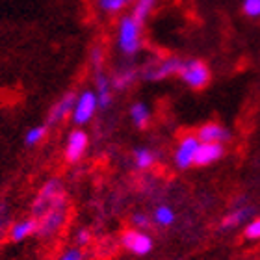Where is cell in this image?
I'll return each mask as SVG.
<instances>
[{"mask_svg": "<svg viewBox=\"0 0 260 260\" xmlns=\"http://www.w3.org/2000/svg\"><path fill=\"white\" fill-rule=\"evenodd\" d=\"M76 99H78V95H75L73 91H69V93H65L63 97H60L58 101H56L54 106H52V108H50V112H49V123H50V125L61 123L63 119H67V117H71V115H73Z\"/></svg>", "mask_w": 260, "mask_h": 260, "instance_id": "obj_10", "label": "cell"}, {"mask_svg": "<svg viewBox=\"0 0 260 260\" xmlns=\"http://www.w3.org/2000/svg\"><path fill=\"white\" fill-rule=\"evenodd\" d=\"M130 119L138 128H145L151 121V110L145 103H134L130 106Z\"/></svg>", "mask_w": 260, "mask_h": 260, "instance_id": "obj_16", "label": "cell"}, {"mask_svg": "<svg viewBox=\"0 0 260 260\" xmlns=\"http://www.w3.org/2000/svg\"><path fill=\"white\" fill-rule=\"evenodd\" d=\"M197 138L203 143H225L231 138V132L217 123H206L197 130Z\"/></svg>", "mask_w": 260, "mask_h": 260, "instance_id": "obj_11", "label": "cell"}, {"mask_svg": "<svg viewBox=\"0 0 260 260\" xmlns=\"http://www.w3.org/2000/svg\"><path fill=\"white\" fill-rule=\"evenodd\" d=\"M97 110H99L97 93L91 91V89H86V91H82L80 95H78V99H76V104H75V110H73L71 119H73L75 125L82 126L93 119V115H95Z\"/></svg>", "mask_w": 260, "mask_h": 260, "instance_id": "obj_5", "label": "cell"}, {"mask_svg": "<svg viewBox=\"0 0 260 260\" xmlns=\"http://www.w3.org/2000/svg\"><path fill=\"white\" fill-rule=\"evenodd\" d=\"M132 156H134V164L138 169H149L152 164L156 162V154H154L151 149H147V147H138V149H134Z\"/></svg>", "mask_w": 260, "mask_h": 260, "instance_id": "obj_17", "label": "cell"}, {"mask_svg": "<svg viewBox=\"0 0 260 260\" xmlns=\"http://www.w3.org/2000/svg\"><path fill=\"white\" fill-rule=\"evenodd\" d=\"M38 233V219L36 217H28V219H21V221H15L10 227V238L13 242H22L26 240L28 236Z\"/></svg>", "mask_w": 260, "mask_h": 260, "instance_id": "obj_14", "label": "cell"}, {"mask_svg": "<svg viewBox=\"0 0 260 260\" xmlns=\"http://www.w3.org/2000/svg\"><path fill=\"white\" fill-rule=\"evenodd\" d=\"M65 201V195H63V186L58 179H50L47 180L43 184V188L39 190L38 197L34 199V206H32V212H34V217H39L41 214L52 208L54 205Z\"/></svg>", "mask_w": 260, "mask_h": 260, "instance_id": "obj_3", "label": "cell"}, {"mask_svg": "<svg viewBox=\"0 0 260 260\" xmlns=\"http://www.w3.org/2000/svg\"><path fill=\"white\" fill-rule=\"evenodd\" d=\"M180 80L188 84L191 89H203L210 82V69L199 60H186L179 73Z\"/></svg>", "mask_w": 260, "mask_h": 260, "instance_id": "obj_4", "label": "cell"}, {"mask_svg": "<svg viewBox=\"0 0 260 260\" xmlns=\"http://www.w3.org/2000/svg\"><path fill=\"white\" fill-rule=\"evenodd\" d=\"M199 147L201 140L197 136H184L179 141L177 151H175V164H177V168L186 169L190 168V166H195V156H197Z\"/></svg>", "mask_w": 260, "mask_h": 260, "instance_id": "obj_8", "label": "cell"}, {"mask_svg": "<svg viewBox=\"0 0 260 260\" xmlns=\"http://www.w3.org/2000/svg\"><path fill=\"white\" fill-rule=\"evenodd\" d=\"M130 2H136V0H99V6H101V10L106 11V13H117V11H121L125 6H128Z\"/></svg>", "mask_w": 260, "mask_h": 260, "instance_id": "obj_22", "label": "cell"}, {"mask_svg": "<svg viewBox=\"0 0 260 260\" xmlns=\"http://www.w3.org/2000/svg\"><path fill=\"white\" fill-rule=\"evenodd\" d=\"M112 89H114L112 80L104 75L103 71H97V76H95V93H97V99H99V108L104 110L112 104Z\"/></svg>", "mask_w": 260, "mask_h": 260, "instance_id": "obj_13", "label": "cell"}, {"mask_svg": "<svg viewBox=\"0 0 260 260\" xmlns=\"http://www.w3.org/2000/svg\"><path fill=\"white\" fill-rule=\"evenodd\" d=\"M36 219H38V233H36L38 236H41V238L56 236L63 229L65 221H67V205H65V201L49 208L45 214H41Z\"/></svg>", "mask_w": 260, "mask_h": 260, "instance_id": "obj_2", "label": "cell"}, {"mask_svg": "<svg viewBox=\"0 0 260 260\" xmlns=\"http://www.w3.org/2000/svg\"><path fill=\"white\" fill-rule=\"evenodd\" d=\"M152 221L156 223L158 227H169V225H173V221H175L173 208L168 205L156 206V210H154V214H152Z\"/></svg>", "mask_w": 260, "mask_h": 260, "instance_id": "obj_19", "label": "cell"}, {"mask_svg": "<svg viewBox=\"0 0 260 260\" xmlns=\"http://www.w3.org/2000/svg\"><path fill=\"white\" fill-rule=\"evenodd\" d=\"M253 216V208L251 206H238L233 212H229L227 216L223 217L221 229H236L238 225H242L244 221H247Z\"/></svg>", "mask_w": 260, "mask_h": 260, "instance_id": "obj_15", "label": "cell"}, {"mask_svg": "<svg viewBox=\"0 0 260 260\" xmlns=\"http://www.w3.org/2000/svg\"><path fill=\"white\" fill-rule=\"evenodd\" d=\"M242 11L251 19H258L260 17V0H244L242 2Z\"/></svg>", "mask_w": 260, "mask_h": 260, "instance_id": "obj_23", "label": "cell"}, {"mask_svg": "<svg viewBox=\"0 0 260 260\" xmlns=\"http://www.w3.org/2000/svg\"><path fill=\"white\" fill-rule=\"evenodd\" d=\"M182 63H184V60H180L177 56H169V58H164L156 63L149 65L143 71V76L147 80H164V78H169L173 75H179L180 69H182Z\"/></svg>", "mask_w": 260, "mask_h": 260, "instance_id": "obj_7", "label": "cell"}, {"mask_svg": "<svg viewBox=\"0 0 260 260\" xmlns=\"http://www.w3.org/2000/svg\"><path fill=\"white\" fill-rule=\"evenodd\" d=\"M223 154H225L223 143H203L201 141V147L195 156V166H210V164L217 162Z\"/></svg>", "mask_w": 260, "mask_h": 260, "instance_id": "obj_12", "label": "cell"}, {"mask_svg": "<svg viewBox=\"0 0 260 260\" xmlns=\"http://www.w3.org/2000/svg\"><path fill=\"white\" fill-rule=\"evenodd\" d=\"M121 244L126 251L134 253V255H149L152 251V238L145 231L141 229H130V231H125L123 236H121Z\"/></svg>", "mask_w": 260, "mask_h": 260, "instance_id": "obj_6", "label": "cell"}, {"mask_svg": "<svg viewBox=\"0 0 260 260\" xmlns=\"http://www.w3.org/2000/svg\"><path fill=\"white\" fill-rule=\"evenodd\" d=\"M45 134H47V126H45V125L32 126V128L26 132V136H24V143H26L28 147L38 145L39 141H43Z\"/></svg>", "mask_w": 260, "mask_h": 260, "instance_id": "obj_21", "label": "cell"}, {"mask_svg": "<svg viewBox=\"0 0 260 260\" xmlns=\"http://www.w3.org/2000/svg\"><path fill=\"white\" fill-rule=\"evenodd\" d=\"M91 61H93V65H95V69H101V63H103V50L99 49V47H95V49L91 50Z\"/></svg>", "mask_w": 260, "mask_h": 260, "instance_id": "obj_27", "label": "cell"}, {"mask_svg": "<svg viewBox=\"0 0 260 260\" xmlns=\"http://www.w3.org/2000/svg\"><path fill=\"white\" fill-rule=\"evenodd\" d=\"M244 236L247 240H260V217L249 221L244 229Z\"/></svg>", "mask_w": 260, "mask_h": 260, "instance_id": "obj_24", "label": "cell"}, {"mask_svg": "<svg viewBox=\"0 0 260 260\" xmlns=\"http://www.w3.org/2000/svg\"><path fill=\"white\" fill-rule=\"evenodd\" d=\"M158 0H136L134 2V10H132V17L136 21L143 24L147 21V17L151 15L154 6H156Z\"/></svg>", "mask_w": 260, "mask_h": 260, "instance_id": "obj_18", "label": "cell"}, {"mask_svg": "<svg viewBox=\"0 0 260 260\" xmlns=\"http://www.w3.org/2000/svg\"><path fill=\"white\" fill-rule=\"evenodd\" d=\"M136 78H138V71L132 69V67H128V69L119 71V73L112 78V84H114L115 89H125V87H128V86L134 84Z\"/></svg>", "mask_w": 260, "mask_h": 260, "instance_id": "obj_20", "label": "cell"}, {"mask_svg": "<svg viewBox=\"0 0 260 260\" xmlns=\"http://www.w3.org/2000/svg\"><path fill=\"white\" fill-rule=\"evenodd\" d=\"M87 145H89V138L84 130H73L69 136H67V141H65V160L69 164L80 162L82 156L86 154Z\"/></svg>", "mask_w": 260, "mask_h": 260, "instance_id": "obj_9", "label": "cell"}, {"mask_svg": "<svg viewBox=\"0 0 260 260\" xmlns=\"http://www.w3.org/2000/svg\"><path fill=\"white\" fill-rule=\"evenodd\" d=\"M60 260H84V255H82V251L78 247H71V249H65L61 253Z\"/></svg>", "mask_w": 260, "mask_h": 260, "instance_id": "obj_25", "label": "cell"}, {"mask_svg": "<svg viewBox=\"0 0 260 260\" xmlns=\"http://www.w3.org/2000/svg\"><path fill=\"white\" fill-rule=\"evenodd\" d=\"M89 238H91V236H89L87 231H78V234H76V245H78V247L86 245L87 242H89Z\"/></svg>", "mask_w": 260, "mask_h": 260, "instance_id": "obj_28", "label": "cell"}, {"mask_svg": "<svg viewBox=\"0 0 260 260\" xmlns=\"http://www.w3.org/2000/svg\"><path fill=\"white\" fill-rule=\"evenodd\" d=\"M141 26L132 15H125L117 26V47L125 56H134L141 49Z\"/></svg>", "mask_w": 260, "mask_h": 260, "instance_id": "obj_1", "label": "cell"}, {"mask_svg": "<svg viewBox=\"0 0 260 260\" xmlns=\"http://www.w3.org/2000/svg\"><path fill=\"white\" fill-rule=\"evenodd\" d=\"M132 223L136 225V229H141V231H143V229H147L151 225V219H149L145 214H134V216H132Z\"/></svg>", "mask_w": 260, "mask_h": 260, "instance_id": "obj_26", "label": "cell"}]
</instances>
